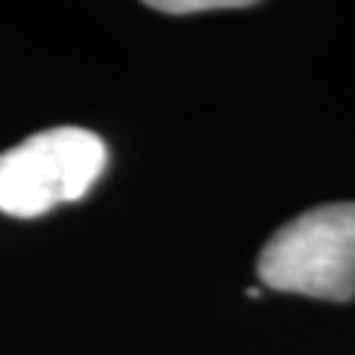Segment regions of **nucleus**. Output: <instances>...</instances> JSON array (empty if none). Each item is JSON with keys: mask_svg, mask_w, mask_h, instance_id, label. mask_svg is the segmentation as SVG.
I'll use <instances>...</instances> for the list:
<instances>
[{"mask_svg": "<svg viewBox=\"0 0 355 355\" xmlns=\"http://www.w3.org/2000/svg\"><path fill=\"white\" fill-rule=\"evenodd\" d=\"M107 166L98 133L74 125L48 128L0 151V214L36 219L57 205L77 202Z\"/></svg>", "mask_w": 355, "mask_h": 355, "instance_id": "obj_2", "label": "nucleus"}, {"mask_svg": "<svg viewBox=\"0 0 355 355\" xmlns=\"http://www.w3.org/2000/svg\"><path fill=\"white\" fill-rule=\"evenodd\" d=\"M148 6L169 15H190V12H207V9H243L252 3L249 0H151Z\"/></svg>", "mask_w": 355, "mask_h": 355, "instance_id": "obj_3", "label": "nucleus"}, {"mask_svg": "<svg viewBox=\"0 0 355 355\" xmlns=\"http://www.w3.org/2000/svg\"><path fill=\"white\" fill-rule=\"evenodd\" d=\"M266 287L326 302L355 296V202L305 210L275 231L258 254Z\"/></svg>", "mask_w": 355, "mask_h": 355, "instance_id": "obj_1", "label": "nucleus"}]
</instances>
